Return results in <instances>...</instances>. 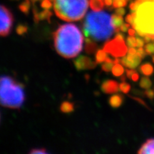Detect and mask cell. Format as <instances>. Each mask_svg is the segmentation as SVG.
<instances>
[{
  "instance_id": "cell-1",
  "label": "cell",
  "mask_w": 154,
  "mask_h": 154,
  "mask_svg": "<svg viewBox=\"0 0 154 154\" xmlns=\"http://www.w3.org/2000/svg\"><path fill=\"white\" fill-rule=\"evenodd\" d=\"M54 47L61 57H76L83 49L84 38L77 26L73 24L61 25L54 33Z\"/></svg>"
},
{
  "instance_id": "cell-2",
  "label": "cell",
  "mask_w": 154,
  "mask_h": 154,
  "mask_svg": "<svg viewBox=\"0 0 154 154\" xmlns=\"http://www.w3.org/2000/svg\"><path fill=\"white\" fill-rule=\"evenodd\" d=\"M83 32L86 38L93 41L109 39L115 32L110 14L101 10L89 12L84 22Z\"/></svg>"
},
{
  "instance_id": "cell-3",
  "label": "cell",
  "mask_w": 154,
  "mask_h": 154,
  "mask_svg": "<svg viewBox=\"0 0 154 154\" xmlns=\"http://www.w3.org/2000/svg\"><path fill=\"white\" fill-rule=\"evenodd\" d=\"M24 100L22 84L10 76H0V104L10 109H19Z\"/></svg>"
},
{
  "instance_id": "cell-4",
  "label": "cell",
  "mask_w": 154,
  "mask_h": 154,
  "mask_svg": "<svg viewBox=\"0 0 154 154\" xmlns=\"http://www.w3.org/2000/svg\"><path fill=\"white\" fill-rule=\"evenodd\" d=\"M55 14L66 22L79 21L88 10V0H53Z\"/></svg>"
},
{
  "instance_id": "cell-5",
  "label": "cell",
  "mask_w": 154,
  "mask_h": 154,
  "mask_svg": "<svg viewBox=\"0 0 154 154\" xmlns=\"http://www.w3.org/2000/svg\"><path fill=\"white\" fill-rule=\"evenodd\" d=\"M135 13L132 26L137 35L143 37L146 34H154V1L146 0L140 3Z\"/></svg>"
},
{
  "instance_id": "cell-6",
  "label": "cell",
  "mask_w": 154,
  "mask_h": 154,
  "mask_svg": "<svg viewBox=\"0 0 154 154\" xmlns=\"http://www.w3.org/2000/svg\"><path fill=\"white\" fill-rule=\"evenodd\" d=\"M124 34L118 32L116 34L114 39L106 42L103 49L113 57H124L128 50L127 44L124 42Z\"/></svg>"
},
{
  "instance_id": "cell-7",
  "label": "cell",
  "mask_w": 154,
  "mask_h": 154,
  "mask_svg": "<svg viewBox=\"0 0 154 154\" xmlns=\"http://www.w3.org/2000/svg\"><path fill=\"white\" fill-rule=\"evenodd\" d=\"M14 24V17L11 11L0 5V36H8Z\"/></svg>"
},
{
  "instance_id": "cell-8",
  "label": "cell",
  "mask_w": 154,
  "mask_h": 154,
  "mask_svg": "<svg viewBox=\"0 0 154 154\" xmlns=\"http://www.w3.org/2000/svg\"><path fill=\"white\" fill-rule=\"evenodd\" d=\"M74 65L78 70H86L92 69L96 66V61L94 62L89 57L85 56H81L74 60Z\"/></svg>"
},
{
  "instance_id": "cell-9",
  "label": "cell",
  "mask_w": 154,
  "mask_h": 154,
  "mask_svg": "<svg viewBox=\"0 0 154 154\" xmlns=\"http://www.w3.org/2000/svg\"><path fill=\"white\" fill-rule=\"evenodd\" d=\"M142 59L138 56L128 54V55H125L122 59H121V63L128 69H136L140 63L141 62Z\"/></svg>"
},
{
  "instance_id": "cell-10",
  "label": "cell",
  "mask_w": 154,
  "mask_h": 154,
  "mask_svg": "<svg viewBox=\"0 0 154 154\" xmlns=\"http://www.w3.org/2000/svg\"><path fill=\"white\" fill-rule=\"evenodd\" d=\"M101 88L105 94L117 93L119 90V84L114 80H106L102 84Z\"/></svg>"
},
{
  "instance_id": "cell-11",
  "label": "cell",
  "mask_w": 154,
  "mask_h": 154,
  "mask_svg": "<svg viewBox=\"0 0 154 154\" xmlns=\"http://www.w3.org/2000/svg\"><path fill=\"white\" fill-rule=\"evenodd\" d=\"M138 153L139 154H154V138L148 139L140 146Z\"/></svg>"
},
{
  "instance_id": "cell-12",
  "label": "cell",
  "mask_w": 154,
  "mask_h": 154,
  "mask_svg": "<svg viewBox=\"0 0 154 154\" xmlns=\"http://www.w3.org/2000/svg\"><path fill=\"white\" fill-rule=\"evenodd\" d=\"M124 96L121 94H115V95L111 96L109 100V103L111 107L116 109V108L120 107L122 103H124Z\"/></svg>"
},
{
  "instance_id": "cell-13",
  "label": "cell",
  "mask_w": 154,
  "mask_h": 154,
  "mask_svg": "<svg viewBox=\"0 0 154 154\" xmlns=\"http://www.w3.org/2000/svg\"><path fill=\"white\" fill-rule=\"evenodd\" d=\"M138 71L144 76H150L154 73V67L151 63L146 62L140 65L138 68Z\"/></svg>"
},
{
  "instance_id": "cell-14",
  "label": "cell",
  "mask_w": 154,
  "mask_h": 154,
  "mask_svg": "<svg viewBox=\"0 0 154 154\" xmlns=\"http://www.w3.org/2000/svg\"><path fill=\"white\" fill-rule=\"evenodd\" d=\"M34 20L36 22H38L40 20H49L50 17H51V12L48 9H45V10L42 11V12L38 13L36 11L34 10Z\"/></svg>"
},
{
  "instance_id": "cell-15",
  "label": "cell",
  "mask_w": 154,
  "mask_h": 154,
  "mask_svg": "<svg viewBox=\"0 0 154 154\" xmlns=\"http://www.w3.org/2000/svg\"><path fill=\"white\" fill-rule=\"evenodd\" d=\"M85 51L87 54H93L95 51H97V46L95 44V42L93 40H91V38H86V47H85Z\"/></svg>"
},
{
  "instance_id": "cell-16",
  "label": "cell",
  "mask_w": 154,
  "mask_h": 154,
  "mask_svg": "<svg viewBox=\"0 0 154 154\" xmlns=\"http://www.w3.org/2000/svg\"><path fill=\"white\" fill-rule=\"evenodd\" d=\"M104 5V0H90V6L94 11L101 10Z\"/></svg>"
},
{
  "instance_id": "cell-17",
  "label": "cell",
  "mask_w": 154,
  "mask_h": 154,
  "mask_svg": "<svg viewBox=\"0 0 154 154\" xmlns=\"http://www.w3.org/2000/svg\"><path fill=\"white\" fill-rule=\"evenodd\" d=\"M114 60H112L111 58L107 57L106 60L103 61V63L102 64V69H103L104 72H109L112 70V68L113 66H114Z\"/></svg>"
},
{
  "instance_id": "cell-18",
  "label": "cell",
  "mask_w": 154,
  "mask_h": 154,
  "mask_svg": "<svg viewBox=\"0 0 154 154\" xmlns=\"http://www.w3.org/2000/svg\"><path fill=\"white\" fill-rule=\"evenodd\" d=\"M107 58V53L103 49H99L96 51V61L97 63H103Z\"/></svg>"
},
{
  "instance_id": "cell-19",
  "label": "cell",
  "mask_w": 154,
  "mask_h": 154,
  "mask_svg": "<svg viewBox=\"0 0 154 154\" xmlns=\"http://www.w3.org/2000/svg\"><path fill=\"white\" fill-rule=\"evenodd\" d=\"M111 20H112V24L114 26V29L116 27H120V26L124 24V19L122 16L119 14H113L111 16Z\"/></svg>"
},
{
  "instance_id": "cell-20",
  "label": "cell",
  "mask_w": 154,
  "mask_h": 154,
  "mask_svg": "<svg viewBox=\"0 0 154 154\" xmlns=\"http://www.w3.org/2000/svg\"><path fill=\"white\" fill-rule=\"evenodd\" d=\"M60 109L63 113H70L74 111V104L71 102L63 101L60 106Z\"/></svg>"
},
{
  "instance_id": "cell-21",
  "label": "cell",
  "mask_w": 154,
  "mask_h": 154,
  "mask_svg": "<svg viewBox=\"0 0 154 154\" xmlns=\"http://www.w3.org/2000/svg\"><path fill=\"white\" fill-rule=\"evenodd\" d=\"M139 85L142 88L149 89V88H150L152 86V82L149 77L146 76L144 77H142V79H140V82L139 83Z\"/></svg>"
},
{
  "instance_id": "cell-22",
  "label": "cell",
  "mask_w": 154,
  "mask_h": 154,
  "mask_svg": "<svg viewBox=\"0 0 154 154\" xmlns=\"http://www.w3.org/2000/svg\"><path fill=\"white\" fill-rule=\"evenodd\" d=\"M111 71H112L113 74L117 77L122 76L124 72V67L121 66V64H119V63H115V65L113 66L112 70Z\"/></svg>"
},
{
  "instance_id": "cell-23",
  "label": "cell",
  "mask_w": 154,
  "mask_h": 154,
  "mask_svg": "<svg viewBox=\"0 0 154 154\" xmlns=\"http://www.w3.org/2000/svg\"><path fill=\"white\" fill-rule=\"evenodd\" d=\"M119 89L124 94H128L131 91V85L126 82H123L119 84Z\"/></svg>"
},
{
  "instance_id": "cell-24",
  "label": "cell",
  "mask_w": 154,
  "mask_h": 154,
  "mask_svg": "<svg viewBox=\"0 0 154 154\" xmlns=\"http://www.w3.org/2000/svg\"><path fill=\"white\" fill-rule=\"evenodd\" d=\"M127 0H115L113 2V8H120V7H126L127 5Z\"/></svg>"
},
{
  "instance_id": "cell-25",
  "label": "cell",
  "mask_w": 154,
  "mask_h": 154,
  "mask_svg": "<svg viewBox=\"0 0 154 154\" xmlns=\"http://www.w3.org/2000/svg\"><path fill=\"white\" fill-rule=\"evenodd\" d=\"M126 44L128 47H137L136 45V38L130 36L126 38Z\"/></svg>"
},
{
  "instance_id": "cell-26",
  "label": "cell",
  "mask_w": 154,
  "mask_h": 154,
  "mask_svg": "<svg viewBox=\"0 0 154 154\" xmlns=\"http://www.w3.org/2000/svg\"><path fill=\"white\" fill-rule=\"evenodd\" d=\"M145 51L147 55L154 54V44L152 43H148L145 46Z\"/></svg>"
},
{
  "instance_id": "cell-27",
  "label": "cell",
  "mask_w": 154,
  "mask_h": 154,
  "mask_svg": "<svg viewBox=\"0 0 154 154\" xmlns=\"http://www.w3.org/2000/svg\"><path fill=\"white\" fill-rule=\"evenodd\" d=\"M27 30H28L27 26L23 24L19 25L17 28V34H19V35H23V34H24L26 32H27Z\"/></svg>"
},
{
  "instance_id": "cell-28",
  "label": "cell",
  "mask_w": 154,
  "mask_h": 154,
  "mask_svg": "<svg viewBox=\"0 0 154 154\" xmlns=\"http://www.w3.org/2000/svg\"><path fill=\"white\" fill-rule=\"evenodd\" d=\"M19 8H20L21 11H22V12L25 13V14H27L29 11V2L28 0L22 4V5H20V7H19Z\"/></svg>"
},
{
  "instance_id": "cell-29",
  "label": "cell",
  "mask_w": 154,
  "mask_h": 154,
  "mask_svg": "<svg viewBox=\"0 0 154 154\" xmlns=\"http://www.w3.org/2000/svg\"><path fill=\"white\" fill-rule=\"evenodd\" d=\"M143 96L149 98V99L153 100L154 99V90L153 89H147L146 91L143 92Z\"/></svg>"
},
{
  "instance_id": "cell-30",
  "label": "cell",
  "mask_w": 154,
  "mask_h": 154,
  "mask_svg": "<svg viewBox=\"0 0 154 154\" xmlns=\"http://www.w3.org/2000/svg\"><path fill=\"white\" fill-rule=\"evenodd\" d=\"M137 55L141 59H144L146 56L147 55V54H146L145 49H143V47H139L137 49Z\"/></svg>"
},
{
  "instance_id": "cell-31",
  "label": "cell",
  "mask_w": 154,
  "mask_h": 154,
  "mask_svg": "<svg viewBox=\"0 0 154 154\" xmlns=\"http://www.w3.org/2000/svg\"><path fill=\"white\" fill-rule=\"evenodd\" d=\"M42 7L45 9H49L52 7V5L49 0H44L42 3Z\"/></svg>"
},
{
  "instance_id": "cell-32",
  "label": "cell",
  "mask_w": 154,
  "mask_h": 154,
  "mask_svg": "<svg viewBox=\"0 0 154 154\" xmlns=\"http://www.w3.org/2000/svg\"><path fill=\"white\" fill-rule=\"evenodd\" d=\"M144 40L143 37L141 36H138L136 37V45H137V47H143L144 46Z\"/></svg>"
},
{
  "instance_id": "cell-33",
  "label": "cell",
  "mask_w": 154,
  "mask_h": 154,
  "mask_svg": "<svg viewBox=\"0 0 154 154\" xmlns=\"http://www.w3.org/2000/svg\"><path fill=\"white\" fill-rule=\"evenodd\" d=\"M131 98H132V99H134V100H135V101H137L138 103H140V104H141L142 106H145L146 108H147L148 109H150L149 107L147 105H146V103H145V102H144L141 99H140V98H138V97H134V96H131Z\"/></svg>"
},
{
  "instance_id": "cell-34",
  "label": "cell",
  "mask_w": 154,
  "mask_h": 154,
  "mask_svg": "<svg viewBox=\"0 0 154 154\" xmlns=\"http://www.w3.org/2000/svg\"><path fill=\"white\" fill-rule=\"evenodd\" d=\"M131 28V24H123L120 26V30L122 32H126L127 31H128V29Z\"/></svg>"
},
{
  "instance_id": "cell-35",
  "label": "cell",
  "mask_w": 154,
  "mask_h": 154,
  "mask_svg": "<svg viewBox=\"0 0 154 154\" xmlns=\"http://www.w3.org/2000/svg\"><path fill=\"white\" fill-rule=\"evenodd\" d=\"M135 72H136V70H134V69H126V76L128 77V78L129 79H131V78H132V75L134 74V73Z\"/></svg>"
},
{
  "instance_id": "cell-36",
  "label": "cell",
  "mask_w": 154,
  "mask_h": 154,
  "mask_svg": "<svg viewBox=\"0 0 154 154\" xmlns=\"http://www.w3.org/2000/svg\"><path fill=\"white\" fill-rule=\"evenodd\" d=\"M115 14L121 15V16H123L126 14V10L122 7H120V8H117L116 10L115 11Z\"/></svg>"
},
{
  "instance_id": "cell-37",
  "label": "cell",
  "mask_w": 154,
  "mask_h": 154,
  "mask_svg": "<svg viewBox=\"0 0 154 154\" xmlns=\"http://www.w3.org/2000/svg\"><path fill=\"white\" fill-rule=\"evenodd\" d=\"M47 153V151L45 149H35L32 150L30 151V153L32 154H36V153Z\"/></svg>"
},
{
  "instance_id": "cell-38",
  "label": "cell",
  "mask_w": 154,
  "mask_h": 154,
  "mask_svg": "<svg viewBox=\"0 0 154 154\" xmlns=\"http://www.w3.org/2000/svg\"><path fill=\"white\" fill-rule=\"evenodd\" d=\"M126 22L127 23H128V24H130L131 25H132L133 24H134V18H133L131 14H129L127 15L126 17Z\"/></svg>"
},
{
  "instance_id": "cell-39",
  "label": "cell",
  "mask_w": 154,
  "mask_h": 154,
  "mask_svg": "<svg viewBox=\"0 0 154 154\" xmlns=\"http://www.w3.org/2000/svg\"><path fill=\"white\" fill-rule=\"evenodd\" d=\"M131 79L135 82H138V79H139V74H138V73L137 72H135L134 73V74L132 75Z\"/></svg>"
},
{
  "instance_id": "cell-40",
  "label": "cell",
  "mask_w": 154,
  "mask_h": 154,
  "mask_svg": "<svg viewBox=\"0 0 154 154\" xmlns=\"http://www.w3.org/2000/svg\"><path fill=\"white\" fill-rule=\"evenodd\" d=\"M128 54H130L133 55H136L137 54V50L135 49L134 47H130L128 50Z\"/></svg>"
},
{
  "instance_id": "cell-41",
  "label": "cell",
  "mask_w": 154,
  "mask_h": 154,
  "mask_svg": "<svg viewBox=\"0 0 154 154\" xmlns=\"http://www.w3.org/2000/svg\"><path fill=\"white\" fill-rule=\"evenodd\" d=\"M128 34H129L130 36H135L136 35V29H134V28H129V29H128Z\"/></svg>"
},
{
  "instance_id": "cell-42",
  "label": "cell",
  "mask_w": 154,
  "mask_h": 154,
  "mask_svg": "<svg viewBox=\"0 0 154 154\" xmlns=\"http://www.w3.org/2000/svg\"><path fill=\"white\" fill-rule=\"evenodd\" d=\"M143 40H144V42H145L146 44L150 43V42H151V38L149 37V36L148 35V34H146V35L143 36Z\"/></svg>"
},
{
  "instance_id": "cell-43",
  "label": "cell",
  "mask_w": 154,
  "mask_h": 154,
  "mask_svg": "<svg viewBox=\"0 0 154 154\" xmlns=\"http://www.w3.org/2000/svg\"><path fill=\"white\" fill-rule=\"evenodd\" d=\"M148 35H149V37L151 38V41L154 42V34H148Z\"/></svg>"
},
{
  "instance_id": "cell-44",
  "label": "cell",
  "mask_w": 154,
  "mask_h": 154,
  "mask_svg": "<svg viewBox=\"0 0 154 154\" xmlns=\"http://www.w3.org/2000/svg\"><path fill=\"white\" fill-rule=\"evenodd\" d=\"M121 80L122 81V82H125V80H126V76H123L122 77H121Z\"/></svg>"
},
{
  "instance_id": "cell-45",
  "label": "cell",
  "mask_w": 154,
  "mask_h": 154,
  "mask_svg": "<svg viewBox=\"0 0 154 154\" xmlns=\"http://www.w3.org/2000/svg\"><path fill=\"white\" fill-rule=\"evenodd\" d=\"M152 61H153V62L154 63V56H153V58H152Z\"/></svg>"
},
{
  "instance_id": "cell-46",
  "label": "cell",
  "mask_w": 154,
  "mask_h": 154,
  "mask_svg": "<svg viewBox=\"0 0 154 154\" xmlns=\"http://www.w3.org/2000/svg\"><path fill=\"white\" fill-rule=\"evenodd\" d=\"M153 90H154V88H153Z\"/></svg>"
},
{
  "instance_id": "cell-47",
  "label": "cell",
  "mask_w": 154,
  "mask_h": 154,
  "mask_svg": "<svg viewBox=\"0 0 154 154\" xmlns=\"http://www.w3.org/2000/svg\"></svg>"
}]
</instances>
